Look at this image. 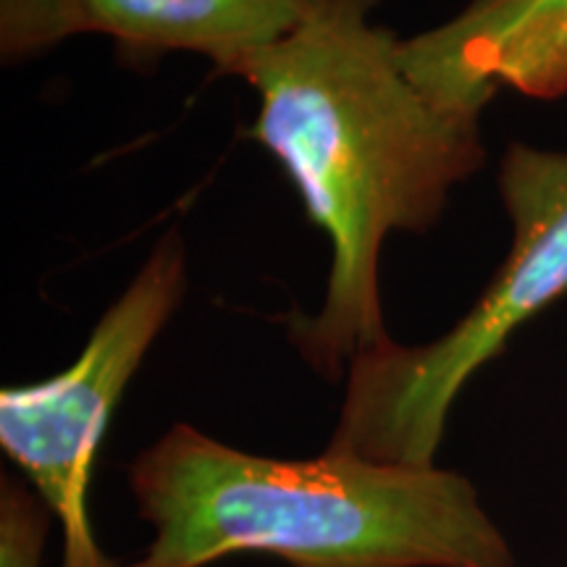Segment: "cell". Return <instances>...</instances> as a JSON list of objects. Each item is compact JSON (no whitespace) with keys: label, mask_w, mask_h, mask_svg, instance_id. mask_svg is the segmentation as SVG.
<instances>
[{"label":"cell","mask_w":567,"mask_h":567,"mask_svg":"<svg viewBox=\"0 0 567 567\" xmlns=\"http://www.w3.org/2000/svg\"><path fill=\"white\" fill-rule=\"evenodd\" d=\"M379 0H323L231 76L260 97L252 137L276 155L331 245L326 300L289 316V337L326 379L389 334L379 252L392 231H423L484 161L476 113L450 109L410 80L402 40L371 21Z\"/></svg>","instance_id":"cell-1"},{"label":"cell","mask_w":567,"mask_h":567,"mask_svg":"<svg viewBox=\"0 0 567 567\" xmlns=\"http://www.w3.org/2000/svg\"><path fill=\"white\" fill-rule=\"evenodd\" d=\"M153 530L124 567H208L245 551L289 567H515L476 486L436 465L326 450L279 460L174 423L130 467Z\"/></svg>","instance_id":"cell-2"},{"label":"cell","mask_w":567,"mask_h":567,"mask_svg":"<svg viewBox=\"0 0 567 567\" xmlns=\"http://www.w3.org/2000/svg\"><path fill=\"white\" fill-rule=\"evenodd\" d=\"M513 245L465 318L429 344L386 339L352 360L326 450L384 465H436L460 389L528 318L567 295V153L509 145L499 174Z\"/></svg>","instance_id":"cell-3"},{"label":"cell","mask_w":567,"mask_h":567,"mask_svg":"<svg viewBox=\"0 0 567 567\" xmlns=\"http://www.w3.org/2000/svg\"><path fill=\"white\" fill-rule=\"evenodd\" d=\"M184 292V247L172 231L126 292L105 310L66 371L0 392V446L63 530V567H124L105 555L90 523L97 450L132 375Z\"/></svg>","instance_id":"cell-4"},{"label":"cell","mask_w":567,"mask_h":567,"mask_svg":"<svg viewBox=\"0 0 567 567\" xmlns=\"http://www.w3.org/2000/svg\"><path fill=\"white\" fill-rule=\"evenodd\" d=\"M408 76L439 103L478 113L507 84L567 90V0H471L436 30L402 40Z\"/></svg>","instance_id":"cell-5"},{"label":"cell","mask_w":567,"mask_h":567,"mask_svg":"<svg viewBox=\"0 0 567 567\" xmlns=\"http://www.w3.org/2000/svg\"><path fill=\"white\" fill-rule=\"evenodd\" d=\"M323 0H80L84 32L140 53L193 51L231 74L305 24Z\"/></svg>","instance_id":"cell-6"},{"label":"cell","mask_w":567,"mask_h":567,"mask_svg":"<svg viewBox=\"0 0 567 567\" xmlns=\"http://www.w3.org/2000/svg\"><path fill=\"white\" fill-rule=\"evenodd\" d=\"M84 34L80 0H0V53L19 61Z\"/></svg>","instance_id":"cell-7"},{"label":"cell","mask_w":567,"mask_h":567,"mask_svg":"<svg viewBox=\"0 0 567 567\" xmlns=\"http://www.w3.org/2000/svg\"><path fill=\"white\" fill-rule=\"evenodd\" d=\"M53 513L30 484L0 481V567H42Z\"/></svg>","instance_id":"cell-8"}]
</instances>
